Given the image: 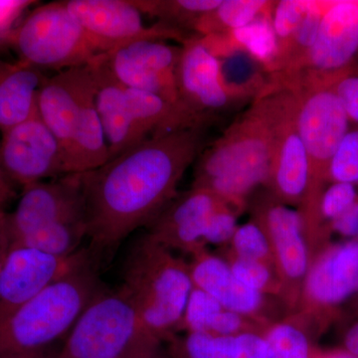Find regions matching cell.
Listing matches in <instances>:
<instances>
[{
  "label": "cell",
  "instance_id": "cell-1",
  "mask_svg": "<svg viewBox=\"0 0 358 358\" xmlns=\"http://www.w3.org/2000/svg\"><path fill=\"white\" fill-rule=\"evenodd\" d=\"M205 128L155 136L82 173L87 238L99 258L148 227L173 201L183 174L203 150Z\"/></svg>",
  "mask_w": 358,
  "mask_h": 358
},
{
  "label": "cell",
  "instance_id": "cell-2",
  "mask_svg": "<svg viewBox=\"0 0 358 358\" xmlns=\"http://www.w3.org/2000/svg\"><path fill=\"white\" fill-rule=\"evenodd\" d=\"M274 94L265 90L195 160L192 186L215 193L239 213L265 187L274 148Z\"/></svg>",
  "mask_w": 358,
  "mask_h": 358
},
{
  "label": "cell",
  "instance_id": "cell-3",
  "mask_svg": "<svg viewBox=\"0 0 358 358\" xmlns=\"http://www.w3.org/2000/svg\"><path fill=\"white\" fill-rule=\"evenodd\" d=\"M121 288L152 338L166 343L180 331L193 289L189 266L145 234L134 242L122 268Z\"/></svg>",
  "mask_w": 358,
  "mask_h": 358
},
{
  "label": "cell",
  "instance_id": "cell-4",
  "mask_svg": "<svg viewBox=\"0 0 358 358\" xmlns=\"http://www.w3.org/2000/svg\"><path fill=\"white\" fill-rule=\"evenodd\" d=\"M98 261L45 288L0 324V357L47 350L69 334L96 294L105 289Z\"/></svg>",
  "mask_w": 358,
  "mask_h": 358
},
{
  "label": "cell",
  "instance_id": "cell-5",
  "mask_svg": "<svg viewBox=\"0 0 358 358\" xmlns=\"http://www.w3.org/2000/svg\"><path fill=\"white\" fill-rule=\"evenodd\" d=\"M98 57L88 66L95 81L96 110L110 159L155 136L176 129L204 127L179 106L119 83Z\"/></svg>",
  "mask_w": 358,
  "mask_h": 358
},
{
  "label": "cell",
  "instance_id": "cell-6",
  "mask_svg": "<svg viewBox=\"0 0 358 358\" xmlns=\"http://www.w3.org/2000/svg\"><path fill=\"white\" fill-rule=\"evenodd\" d=\"M296 100V122L310 162V185L298 209L307 220L320 216V201L329 185L334 155L352 124L331 82L285 87Z\"/></svg>",
  "mask_w": 358,
  "mask_h": 358
},
{
  "label": "cell",
  "instance_id": "cell-7",
  "mask_svg": "<svg viewBox=\"0 0 358 358\" xmlns=\"http://www.w3.org/2000/svg\"><path fill=\"white\" fill-rule=\"evenodd\" d=\"M18 60L37 69L61 71L83 67L106 53L74 17L65 1L35 6L9 39Z\"/></svg>",
  "mask_w": 358,
  "mask_h": 358
},
{
  "label": "cell",
  "instance_id": "cell-8",
  "mask_svg": "<svg viewBox=\"0 0 358 358\" xmlns=\"http://www.w3.org/2000/svg\"><path fill=\"white\" fill-rule=\"evenodd\" d=\"M159 343L143 329L133 303L119 287L96 294L54 358H131Z\"/></svg>",
  "mask_w": 358,
  "mask_h": 358
},
{
  "label": "cell",
  "instance_id": "cell-9",
  "mask_svg": "<svg viewBox=\"0 0 358 358\" xmlns=\"http://www.w3.org/2000/svg\"><path fill=\"white\" fill-rule=\"evenodd\" d=\"M358 287V242L329 243L317 252L301 288L296 313L313 336H319L338 317Z\"/></svg>",
  "mask_w": 358,
  "mask_h": 358
},
{
  "label": "cell",
  "instance_id": "cell-10",
  "mask_svg": "<svg viewBox=\"0 0 358 358\" xmlns=\"http://www.w3.org/2000/svg\"><path fill=\"white\" fill-rule=\"evenodd\" d=\"M248 206L252 220L260 225L270 242L282 301L289 313H296L312 261L300 212L279 201L264 187L250 197Z\"/></svg>",
  "mask_w": 358,
  "mask_h": 358
},
{
  "label": "cell",
  "instance_id": "cell-11",
  "mask_svg": "<svg viewBox=\"0 0 358 358\" xmlns=\"http://www.w3.org/2000/svg\"><path fill=\"white\" fill-rule=\"evenodd\" d=\"M358 60V0H329L319 32L303 63L294 73L274 78L279 86L329 82Z\"/></svg>",
  "mask_w": 358,
  "mask_h": 358
},
{
  "label": "cell",
  "instance_id": "cell-12",
  "mask_svg": "<svg viewBox=\"0 0 358 358\" xmlns=\"http://www.w3.org/2000/svg\"><path fill=\"white\" fill-rule=\"evenodd\" d=\"M182 47L166 40L140 39L99 56L119 83L178 105V68Z\"/></svg>",
  "mask_w": 358,
  "mask_h": 358
},
{
  "label": "cell",
  "instance_id": "cell-13",
  "mask_svg": "<svg viewBox=\"0 0 358 358\" xmlns=\"http://www.w3.org/2000/svg\"><path fill=\"white\" fill-rule=\"evenodd\" d=\"M95 261L100 259L91 248L70 256L11 248L0 268V324L53 282Z\"/></svg>",
  "mask_w": 358,
  "mask_h": 358
},
{
  "label": "cell",
  "instance_id": "cell-14",
  "mask_svg": "<svg viewBox=\"0 0 358 358\" xmlns=\"http://www.w3.org/2000/svg\"><path fill=\"white\" fill-rule=\"evenodd\" d=\"M274 94L275 131L270 171L265 187L279 201L300 208L310 185V162L296 122L293 92L268 85Z\"/></svg>",
  "mask_w": 358,
  "mask_h": 358
},
{
  "label": "cell",
  "instance_id": "cell-15",
  "mask_svg": "<svg viewBox=\"0 0 358 358\" xmlns=\"http://www.w3.org/2000/svg\"><path fill=\"white\" fill-rule=\"evenodd\" d=\"M0 169L21 188L67 174L62 147L37 110L1 134Z\"/></svg>",
  "mask_w": 358,
  "mask_h": 358
},
{
  "label": "cell",
  "instance_id": "cell-16",
  "mask_svg": "<svg viewBox=\"0 0 358 358\" xmlns=\"http://www.w3.org/2000/svg\"><path fill=\"white\" fill-rule=\"evenodd\" d=\"M178 68V102L195 122L207 127L216 117L239 103L226 87L220 61L200 35L181 44Z\"/></svg>",
  "mask_w": 358,
  "mask_h": 358
},
{
  "label": "cell",
  "instance_id": "cell-17",
  "mask_svg": "<svg viewBox=\"0 0 358 358\" xmlns=\"http://www.w3.org/2000/svg\"><path fill=\"white\" fill-rule=\"evenodd\" d=\"M78 220L86 221L82 173L25 186L16 208L8 213L10 248L37 231Z\"/></svg>",
  "mask_w": 358,
  "mask_h": 358
},
{
  "label": "cell",
  "instance_id": "cell-18",
  "mask_svg": "<svg viewBox=\"0 0 358 358\" xmlns=\"http://www.w3.org/2000/svg\"><path fill=\"white\" fill-rule=\"evenodd\" d=\"M65 4L106 53L134 40H176L182 44L192 35L160 23L145 25L134 0H65Z\"/></svg>",
  "mask_w": 358,
  "mask_h": 358
},
{
  "label": "cell",
  "instance_id": "cell-19",
  "mask_svg": "<svg viewBox=\"0 0 358 358\" xmlns=\"http://www.w3.org/2000/svg\"><path fill=\"white\" fill-rule=\"evenodd\" d=\"M190 257L188 266L193 287L208 294L223 308L268 327L289 315L288 308L279 299L242 284L220 255L203 249Z\"/></svg>",
  "mask_w": 358,
  "mask_h": 358
},
{
  "label": "cell",
  "instance_id": "cell-20",
  "mask_svg": "<svg viewBox=\"0 0 358 358\" xmlns=\"http://www.w3.org/2000/svg\"><path fill=\"white\" fill-rule=\"evenodd\" d=\"M95 102L96 85L88 65L45 78L37 95V112L64 154Z\"/></svg>",
  "mask_w": 358,
  "mask_h": 358
},
{
  "label": "cell",
  "instance_id": "cell-21",
  "mask_svg": "<svg viewBox=\"0 0 358 358\" xmlns=\"http://www.w3.org/2000/svg\"><path fill=\"white\" fill-rule=\"evenodd\" d=\"M225 203L215 193L192 186L178 193L148 226V235L171 251L192 256L206 249L205 234L219 207Z\"/></svg>",
  "mask_w": 358,
  "mask_h": 358
},
{
  "label": "cell",
  "instance_id": "cell-22",
  "mask_svg": "<svg viewBox=\"0 0 358 358\" xmlns=\"http://www.w3.org/2000/svg\"><path fill=\"white\" fill-rule=\"evenodd\" d=\"M45 78L43 71L27 63L0 58V134L36 112Z\"/></svg>",
  "mask_w": 358,
  "mask_h": 358
},
{
  "label": "cell",
  "instance_id": "cell-23",
  "mask_svg": "<svg viewBox=\"0 0 358 358\" xmlns=\"http://www.w3.org/2000/svg\"><path fill=\"white\" fill-rule=\"evenodd\" d=\"M166 343V358H265L268 352L265 333L228 336L185 333Z\"/></svg>",
  "mask_w": 358,
  "mask_h": 358
},
{
  "label": "cell",
  "instance_id": "cell-24",
  "mask_svg": "<svg viewBox=\"0 0 358 358\" xmlns=\"http://www.w3.org/2000/svg\"><path fill=\"white\" fill-rule=\"evenodd\" d=\"M252 329L253 322L249 317L223 308L208 294L193 287L180 331L228 336L250 333Z\"/></svg>",
  "mask_w": 358,
  "mask_h": 358
},
{
  "label": "cell",
  "instance_id": "cell-25",
  "mask_svg": "<svg viewBox=\"0 0 358 358\" xmlns=\"http://www.w3.org/2000/svg\"><path fill=\"white\" fill-rule=\"evenodd\" d=\"M274 6L275 1L267 0H222L215 9L200 20L194 34L201 36L229 34L272 15Z\"/></svg>",
  "mask_w": 358,
  "mask_h": 358
},
{
  "label": "cell",
  "instance_id": "cell-26",
  "mask_svg": "<svg viewBox=\"0 0 358 358\" xmlns=\"http://www.w3.org/2000/svg\"><path fill=\"white\" fill-rule=\"evenodd\" d=\"M222 0H134L143 15L157 18V23L171 29L194 32L200 20L215 9ZM187 34V33H186Z\"/></svg>",
  "mask_w": 358,
  "mask_h": 358
},
{
  "label": "cell",
  "instance_id": "cell-27",
  "mask_svg": "<svg viewBox=\"0 0 358 358\" xmlns=\"http://www.w3.org/2000/svg\"><path fill=\"white\" fill-rule=\"evenodd\" d=\"M313 336L298 313H289L266 329L265 358H312Z\"/></svg>",
  "mask_w": 358,
  "mask_h": 358
},
{
  "label": "cell",
  "instance_id": "cell-28",
  "mask_svg": "<svg viewBox=\"0 0 358 358\" xmlns=\"http://www.w3.org/2000/svg\"><path fill=\"white\" fill-rule=\"evenodd\" d=\"M223 252L219 255L227 262L233 274L242 284L254 291L282 301V285L274 268L257 261L239 258L226 248Z\"/></svg>",
  "mask_w": 358,
  "mask_h": 358
},
{
  "label": "cell",
  "instance_id": "cell-29",
  "mask_svg": "<svg viewBox=\"0 0 358 358\" xmlns=\"http://www.w3.org/2000/svg\"><path fill=\"white\" fill-rule=\"evenodd\" d=\"M226 249L239 258L257 261L275 268L274 258L267 235L260 225L252 219L248 222L238 225Z\"/></svg>",
  "mask_w": 358,
  "mask_h": 358
},
{
  "label": "cell",
  "instance_id": "cell-30",
  "mask_svg": "<svg viewBox=\"0 0 358 358\" xmlns=\"http://www.w3.org/2000/svg\"><path fill=\"white\" fill-rule=\"evenodd\" d=\"M312 1L313 0L275 1L271 21L274 30L277 50L289 41L296 28L305 20L312 6Z\"/></svg>",
  "mask_w": 358,
  "mask_h": 358
},
{
  "label": "cell",
  "instance_id": "cell-31",
  "mask_svg": "<svg viewBox=\"0 0 358 358\" xmlns=\"http://www.w3.org/2000/svg\"><path fill=\"white\" fill-rule=\"evenodd\" d=\"M348 182L358 188V127H352L334 155L329 183Z\"/></svg>",
  "mask_w": 358,
  "mask_h": 358
},
{
  "label": "cell",
  "instance_id": "cell-32",
  "mask_svg": "<svg viewBox=\"0 0 358 358\" xmlns=\"http://www.w3.org/2000/svg\"><path fill=\"white\" fill-rule=\"evenodd\" d=\"M357 199L358 188L352 183L336 181L327 185L320 197V216L329 232V224L348 210Z\"/></svg>",
  "mask_w": 358,
  "mask_h": 358
},
{
  "label": "cell",
  "instance_id": "cell-33",
  "mask_svg": "<svg viewBox=\"0 0 358 358\" xmlns=\"http://www.w3.org/2000/svg\"><path fill=\"white\" fill-rule=\"evenodd\" d=\"M352 127H358V60L331 80Z\"/></svg>",
  "mask_w": 358,
  "mask_h": 358
},
{
  "label": "cell",
  "instance_id": "cell-34",
  "mask_svg": "<svg viewBox=\"0 0 358 358\" xmlns=\"http://www.w3.org/2000/svg\"><path fill=\"white\" fill-rule=\"evenodd\" d=\"M239 212L228 203H223L212 216L206 234L205 245H214L222 248L227 246L238 227Z\"/></svg>",
  "mask_w": 358,
  "mask_h": 358
},
{
  "label": "cell",
  "instance_id": "cell-35",
  "mask_svg": "<svg viewBox=\"0 0 358 358\" xmlns=\"http://www.w3.org/2000/svg\"><path fill=\"white\" fill-rule=\"evenodd\" d=\"M37 3L31 0H0V47L8 46L16 26Z\"/></svg>",
  "mask_w": 358,
  "mask_h": 358
},
{
  "label": "cell",
  "instance_id": "cell-36",
  "mask_svg": "<svg viewBox=\"0 0 358 358\" xmlns=\"http://www.w3.org/2000/svg\"><path fill=\"white\" fill-rule=\"evenodd\" d=\"M331 234L336 233L348 240L357 239L358 235V199L341 216L329 225Z\"/></svg>",
  "mask_w": 358,
  "mask_h": 358
},
{
  "label": "cell",
  "instance_id": "cell-37",
  "mask_svg": "<svg viewBox=\"0 0 358 358\" xmlns=\"http://www.w3.org/2000/svg\"><path fill=\"white\" fill-rule=\"evenodd\" d=\"M10 250V237L8 229V213L0 208V268Z\"/></svg>",
  "mask_w": 358,
  "mask_h": 358
},
{
  "label": "cell",
  "instance_id": "cell-38",
  "mask_svg": "<svg viewBox=\"0 0 358 358\" xmlns=\"http://www.w3.org/2000/svg\"><path fill=\"white\" fill-rule=\"evenodd\" d=\"M17 192H16V186L7 178L2 169H0V208L3 207L9 202L15 199Z\"/></svg>",
  "mask_w": 358,
  "mask_h": 358
},
{
  "label": "cell",
  "instance_id": "cell-39",
  "mask_svg": "<svg viewBox=\"0 0 358 358\" xmlns=\"http://www.w3.org/2000/svg\"><path fill=\"white\" fill-rule=\"evenodd\" d=\"M343 350L358 358V320L346 329L343 339Z\"/></svg>",
  "mask_w": 358,
  "mask_h": 358
},
{
  "label": "cell",
  "instance_id": "cell-40",
  "mask_svg": "<svg viewBox=\"0 0 358 358\" xmlns=\"http://www.w3.org/2000/svg\"><path fill=\"white\" fill-rule=\"evenodd\" d=\"M131 358H166V355H164L162 343H159V345L150 346V348L141 350V352L136 353Z\"/></svg>",
  "mask_w": 358,
  "mask_h": 358
},
{
  "label": "cell",
  "instance_id": "cell-41",
  "mask_svg": "<svg viewBox=\"0 0 358 358\" xmlns=\"http://www.w3.org/2000/svg\"><path fill=\"white\" fill-rule=\"evenodd\" d=\"M312 358H355L350 353L346 352L343 348L339 350H327V352H320V350L313 348Z\"/></svg>",
  "mask_w": 358,
  "mask_h": 358
},
{
  "label": "cell",
  "instance_id": "cell-42",
  "mask_svg": "<svg viewBox=\"0 0 358 358\" xmlns=\"http://www.w3.org/2000/svg\"><path fill=\"white\" fill-rule=\"evenodd\" d=\"M55 355L49 352L47 350H35V352H27L15 353V355H6L0 358H54Z\"/></svg>",
  "mask_w": 358,
  "mask_h": 358
},
{
  "label": "cell",
  "instance_id": "cell-43",
  "mask_svg": "<svg viewBox=\"0 0 358 358\" xmlns=\"http://www.w3.org/2000/svg\"><path fill=\"white\" fill-rule=\"evenodd\" d=\"M355 296H357V298H358V287H357V293H355Z\"/></svg>",
  "mask_w": 358,
  "mask_h": 358
},
{
  "label": "cell",
  "instance_id": "cell-44",
  "mask_svg": "<svg viewBox=\"0 0 358 358\" xmlns=\"http://www.w3.org/2000/svg\"><path fill=\"white\" fill-rule=\"evenodd\" d=\"M355 240H357V241L358 242V235H357V239H355Z\"/></svg>",
  "mask_w": 358,
  "mask_h": 358
}]
</instances>
